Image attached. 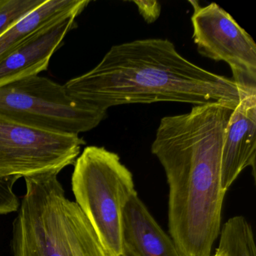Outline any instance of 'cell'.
<instances>
[{"mask_svg": "<svg viewBox=\"0 0 256 256\" xmlns=\"http://www.w3.org/2000/svg\"><path fill=\"white\" fill-rule=\"evenodd\" d=\"M238 104L194 106L160 120L151 152L168 184V228L181 256H210L227 192L221 182L224 130Z\"/></svg>", "mask_w": 256, "mask_h": 256, "instance_id": "cell-1", "label": "cell"}, {"mask_svg": "<svg viewBox=\"0 0 256 256\" xmlns=\"http://www.w3.org/2000/svg\"><path fill=\"white\" fill-rule=\"evenodd\" d=\"M64 86L74 98L107 110L156 102L238 104L241 94L250 90L193 64L170 40L158 38L114 46L98 65Z\"/></svg>", "mask_w": 256, "mask_h": 256, "instance_id": "cell-2", "label": "cell"}, {"mask_svg": "<svg viewBox=\"0 0 256 256\" xmlns=\"http://www.w3.org/2000/svg\"><path fill=\"white\" fill-rule=\"evenodd\" d=\"M58 175L24 178L26 192L13 223L14 256H80V209L66 196Z\"/></svg>", "mask_w": 256, "mask_h": 256, "instance_id": "cell-3", "label": "cell"}, {"mask_svg": "<svg viewBox=\"0 0 256 256\" xmlns=\"http://www.w3.org/2000/svg\"><path fill=\"white\" fill-rule=\"evenodd\" d=\"M74 166L76 203L103 245L114 256H122V211L137 192L132 174L118 154L103 146H86Z\"/></svg>", "mask_w": 256, "mask_h": 256, "instance_id": "cell-4", "label": "cell"}, {"mask_svg": "<svg viewBox=\"0 0 256 256\" xmlns=\"http://www.w3.org/2000/svg\"><path fill=\"white\" fill-rule=\"evenodd\" d=\"M0 114L37 128L79 134L98 126L108 110L74 98L64 85L35 76L0 88Z\"/></svg>", "mask_w": 256, "mask_h": 256, "instance_id": "cell-5", "label": "cell"}, {"mask_svg": "<svg viewBox=\"0 0 256 256\" xmlns=\"http://www.w3.org/2000/svg\"><path fill=\"white\" fill-rule=\"evenodd\" d=\"M84 144L79 134L37 128L0 114V180L59 174L74 164Z\"/></svg>", "mask_w": 256, "mask_h": 256, "instance_id": "cell-6", "label": "cell"}, {"mask_svg": "<svg viewBox=\"0 0 256 256\" xmlns=\"http://www.w3.org/2000/svg\"><path fill=\"white\" fill-rule=\"evenodd\" d=\"M193 6L192 38L202 56L230 67L240 88L256 89V44L234 19L215 2Z\"/></svg>", "mask_w": 256, "mask_h": 256, "instance_id": "cell-7", "label": "cell"}, {"mask_svg": "<svg viewBox=\"0 0 256 256\" xmlns=\"http://www.w3.org/2000/svg\"><path fill=\"white\" fill-rule=\"evenodd\" d=\"M80 14L73 13L54 20L7 54L0 60V88L48 70L50 59L76 28V18Z\"/></svg>", "mask_w": 256, "mask_h": 256, "instance_id": "cell-8", "label": "cell"}, {"mask_svg": "<svg viewBox=\"0 0 256 256\" xmlns=\"http://www.w3.org/2000/svg\"><path fill=\"white\" fill-rule=\"evenodd\" d=\"M256 89L242 92L229 116L221 154V182L224 191L232 186L242 170L256 173Z\"/></svg>", "mask_w": 256, "mask_h": 256, "instance_id": "cell-9", "label": "cell"}, {"mask_svg": "<svg viewBox=\"0 0 256 256\" xmlns=\"http://www.w3.org/2000/svg\"><path fill=\"white\" fill-rule=\"evenodd\" d=\"M124 242L138 256H181L173 240L134 193L122 211Z\"/></svg>", "mask_w": 256, "mask_h": 256, "instance_id": "cell-10", "label": "cell"}, {"mask_svg": "<svg viewBox=\"0 0 256 256\" xmlns=\"http://www.w3.org/2000/svg\"><path fill=\"white\" fill-rule=\"evenodd\" d=\"M90 0H46L42 5L0 36V60L18 44L54 20L73 13H82Z\"/></svg>", "mask_w": 256, "mask_h": 256, "instance_id": "cell-11", "label": "cell"}, {"mask_svg": "<svg viewBox=\"0 0 256 256\" xmlns=\"http://www.w3.org/2000/svg\"><path fill=\"white\" fill-rule=\"evenodd\" d=\"M217 251L226 256H256L252 228L244 216L229 218L220 230Z\"/></svg>", "mask_w": 256, "mask_h": 256, "instance_id": "cell-12", "label": "cell"}, {"mask_svg": "<svg viewBox=\"0 0 256 256\" xmlns=\"http://www.w3.org/2000/svg\"><path fill=\"white\" fill-rule=\"evenodd\" d=\"M46 0H0V36L44 4Z\"/></svg>", "mask_w": 256, "mask_h": 256, "instance_id": "cell-13", "label": "cell"}, {"mask_svg": "<svg viewBox=\"0 0 256 256\" xmlns=\"http://www.w3.org/2000/svg\"><path fill=\"white\" fill-rule=\"evenodd\" d=\"M78 230L80 256H114L103 245L82 210L79 215Z\"/></svg>", "mask_w": 256, "mask_h": 256, "instance_id": "cell-14", "label": "cell"}, {"mask_svg": "<svg viewBox=\"0 0 256 256\" xmlns=\"http://www.w3.org/2000/svg\"><path fill=\"white\" fill-rule=\"evenodd\" d=\"M14 179L0 180V214L13 212L18 204V197L13 191Z\"/></svg>", "mask_w": 256, "mask_h": 256, "instance_id": "cell-15", "label": "cell"}, {"mask_svg": "<svg viewBox=\"0 0 256 256\" xmlns=\"http://www.w3.org/2000/svg\"><path fill=\"white\" fill-rule=\"evenodd\" d=\"M132 2L136 4L139 14L142 16L144 22L149 24L156 22L161 14V5L156 0L132 1Z\"/></svg>", "mask_w": 256, "mask_h": 256, "instance_id": "cell-16", "label": "cell"}, {"mask_svg": "<svg viewBox=\"0 0 256 256\" xmlns=\"http://www.w3.org/2000/svg\"><path fill=\"white\" fill-rule=\"evenodd\" d=\"M124 252H122L121 256H138L126 244H125V242H124Z\"/></svg>", "mask_w": 256, "mask_h": 256, "instance_id": "cell-17", "label": "cell"}, {"mask_svg": "<svg viewBox=\"0 0 256 256\" xmlns=\"http://www.w3.org/2000/svg\"><path fill=\"white\" fill-rule=\"evenodd\" d=\"M215 253L216 254V256H226L223 253L217 251V250Z\"/></svg>", "mask_w": 256, "mask_h": 256, "instance_id": "cell-18", "label": "cell"}, {"mask_svg": "<svg viewBox=\"0 0 256 256\" xmlns=\"http://www.w3.org/2000/svg\"><path fill=\"white\" fill-rule=\"evenodd\" d=\"M216 256V253H215V254H214V256Z\"/></svg>", "mask_w": 256, "mask_h": 256, "instance_id": "cell-19", "label": "cell"}]
</instances>
